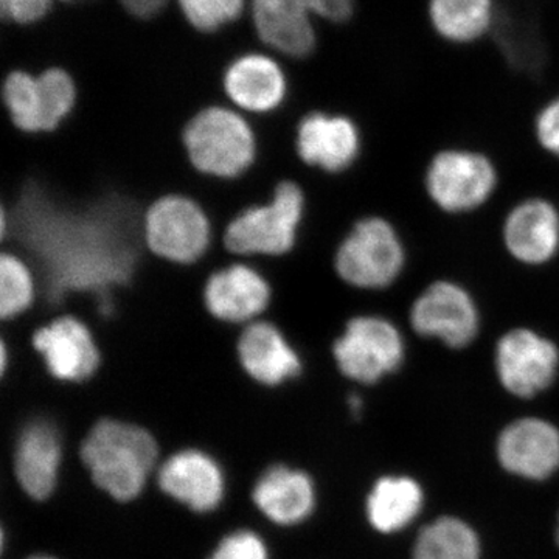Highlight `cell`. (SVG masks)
Masks as SVG:
<instances>
[{
	"instance_id": "1",
	"label": "cell",
	"mask_w": 559,
	"mask_h": 559,
	"mask_svg": "<svg viewBox=\"0 0 559 559\" xmlns=\"http://www.w3.org/2000/svg\"><path fill=\"white\" fill-rule=\"evenodd\" d=\"M81 459L98 488L128 502L145 488L156 465L157 444L139 426L102 419L81 444Z\"/></svg>"
},
{
	"instance_id": "2",
	"label": "cell",
	"mask_w": 559,
	"mask_h": 559,
	"mask_svg": "<svg viewBox=\"0 0 559 559\" xmlns=\"http://www.w3.org/2000/svg\"><path fill=\"white\" fill-rule=\"evenodd\" d=\"M406 263L399 231L380 216L360 219L336 253V271L348 285L384 289L396 282Z\"/></svg>"
},
{
	"instance_id": "3",
	"label": "cell",
	"mask_w": 559,
	"mask_h": 559,
	"mask_svg": "<svg viewBox=\"0 0 559 559\" xmlns=\"http://www.w3.org/2000/svg\"><path fill=\"white\" fill-rule=\"evenodd\" d=\"M183 143L191 164L218 178H235L248 170L255 157V140L238 114L209 108L187 124Z\"/></svg>"
},
{
	"instance_id": "4",
	"label": "cell",
	"mask_w": 559,
	"mask_h": 559,
	"mask_svg": "<svg viewBox=\"0 0 559 559\" xmlns=\"http://www.w3.org/2000/svg\"><path fill=\"white\" fill-rule=\"evenodd\" d=\"M333 355L344 377L371 385L400 369L406 358V344L390 320L358 316L334 342Z\"/></svg>"
},
{
	"instance_id": "5",
	"label": "cell",
	"mask_w": 559,
	"mask_h": 559,
	"mask_svg": "<svg viewBox=\"0 0 559 559\" xmlns=\"http://www.w3.org/2000/svg\"><path fill=\"white\" fill-rule=\"evenodd\" d=\"M304 215V194L294 182H282L270 204L246 210L226 230V246L241 255H280L296 242Z\"/></svg>"
},
{
	"instance_id": "6",
	"label": "cell",
	"mask_w": 559,
	"mask_h": 559,
	"mask_svg": "<svg viewBox=\"0 0 559 559\" xmlns=\"http://www.w3.org/2000/svg\"><path fill=\"white\" fill-rule=\"evenodd\" d=\"M498 171L479 151L448 148L430 160L426 191L437 207L448 213L479 209L495 193Z\"/></svg>"
},
{
	"instance_id": "7",
	"label": "cell",
	"mask_w": 559,
	"mask_h": 559,
	"mask_svg": "<svg viewBox=\"0 0 559 559\" xmlns=\"http://www.w3.org/2000/svg\"><path fill=\"white\" fill-rule=\"evenodd\" d=\"M75 84L61 69H50L39 79L13 72L3 84V102L13 123L22 131H51L75 105Z\"/></svg>"
},
{
	"instance_id": "8",
	"label": "cell",
	"mask_w": 559,
	"mask_h": 559,
	"mask_svg": "<svg viewBox=\"0 0 559 559\" xmlns=\"http://www.w3.org/2000/svg\"><path fill=\"white\" fill-rule=\"evenodd\" d=\"M495 360L500 385L518 399H533L557 380L559 348L535 330L514 329L500 337Z\"/></svg>"
},
{
	"instance_id": "9",
	"label": "cell",
	"mask_w": 559,
	"mask_h": 559,
	"mask_svg": "<svg viewBox=\"0 0 559 559\" xmlns=\"http://www.w3.org/2000/svg\"><path fill=\"white\" fill-rule=\"evenodd\" d=\"M415 333L451 348L468 347L479 333V308L459 283L440 280L423 290L411 308Z\"/></svg>"
},
{
	"instance_id": "10",
	"label": "cell",
	"mask_w": 559,
	"mask_h": 559,
	"mask_svg": "<svg viewBox=\"0 0 559 559\" xmlns=\"http://www.w3.org/2000/svg\"><path fill=\"white\" fill-rule=\"evenodd\" d=\"M145 240L160 259L193 263L209 248L207 216L189 198H162L146 213Z\"/></svg>"
},
{
	"instance_id": "11",
	"label": "cell",
	"mask_w": 559,
	"mask_h": 559,
	"mask_svg": "<svg viewBox=\"0 0 559 559\" xmlns=\"http://www.w3.org/2000/svg\"><path fill=\"white\" fill-rule=\"evenodd\" d=\"M503 469L527 480H546L559 469V429L543 418H521L500 432Z\"/></svg>"
},
{
	"instance_id": "12",
	"label": "cell",
	"mask_w": 559,
	"mask_h": 559,
	"mask_svg": "<svg viewBox=\"0 0 559 559\" xmlns=\"http://www.w3.org/2000/svg\"><path fill=\"white\" fill-rule=\"evenodd\" d=\"M362 135L348 116L312 112L301 120L297 151L301 160L330 173L347 170L358 159Z\"/></svg>"
},
{
	"instance_id": "13",
	"label": "cell",
	"mask_w": 559,
	"mask_h": 559,
	"mask_svg": "<svg viewBox=\"0 0 559 559\" xmlns=\"http://www.w3.org/2000/svg\"><path fill=\"white\" fill-rule=\"evenodd\" d=\"M33 345L47 369L61 381L87 380L98 369L100 353L91 331L75 318H61L36 331Z\"/></svg>"
},
{
	"instance_id": "14",
	"label": "cell",
	"mask_w": 559,
	"mask_h": 559,
	"mask_svg": "<svg viewBox=\"0 0 559 559\" xmlns=\"http://www.w3.org/2000/svg\"><path fill=\"white\" fill-rule=\"evenodd\" d=\"M159 485L173 499L198 513L218 509L226 491L223 469L216 460L197 450L171 455L162 465Z\"/></svg>"
},
{
	"instance_id": "15",
	"label": "cell",
	"mask_w": 559,
	"mask_h": 559,
	"mask_svg": "<svg viewBox=\"0 0 559 559\" xmlns=\"http://www.w3.org/2000/svg\"><path fill=\"white\" fill-rule=\"evenodd\" d=\"M503 242L511 257L521 263H549L559 250L558 209L538 198L521 202L503 223Z\"/></svg>"
},
{
	"instance_id": "16",
	"label": "cell",
	"mask_w": 559,
	"mask_h": 559,
	"mask_svg": "<svg viewBox=\"0 0 559 559\" xmlns=\"http://www.w3.org/2000/svg\"><path fill=\"white\" fill-rule=\"evenodd\" d=\"M62 459L60 436L47 421L25 426L17 440L14 469L22 489L32 499L50 498L58 484Z\"/></svg>"
},
{
	"instance_id": "17",
	"label": "cell",
	"mask_w": 559,
	"mask_h": 559,
	"mask_svg": "<svg viewBox=\"0 0 559 559\" xmlns=\"http://www.w3.org/2000/svg\"><path fill=\"white\" fill-rule=\"evenodd\" d=\"M260 38L293 58H307L318 47L312 14L301 0H252Z\"/></svg>"
},
{
	"instance_id": "18",
	"label": "cell",
	"mask_w": 559,
	"mask_h": 559,
	"mask_svg": "<svg viewBox=\"0 0 559 559\" xmlns=\"http://www.w3.org/2000/svg\"><path fill=\"white\" fill-rule=\"evenodd\" d=\"M271 299L270 285L242 264L213 274L205 285L207 310L224 322H246L261 314Z\"/></svg>"
},
{
	"instance_id": "19",
	"label": "cell",
	"mask_w": 559,
	"mask_h": 559,
	"mask_svg": "<svg viewBox=\"0 0 559 559\" xmlns=\"http://www.w3.org/2000/svg\"><path fill=\"white\" fill-rule=\"evenodd\" d=\"M253 502L275 524L297 525L314 510V484L304 471L272 466L257 481Z\"/></svg>"
},
{
	"instance_id": "20",
	"label": "cell",
	"mask_w": 559,
	"mask_h": 559,
	"mask_svg": "<svg viewBox=\"0 0 559 559\" xmlns=\"http://www.w3.org/2000/svg\"><path fill=\"white\" fill-rule=\"evenodd\" d=\"M238 358L253 380L278 385L300 373L299 355L283 334L267 322H257L242 331L238 341Z\"/></svg>"
},
{
	"instance_id": "21",
	"label": "cell",
	"mask_w": 559,
	"mask_h": 559,
	"mask_svg": "<svg viewBox=\"0 0 559 559\" xmlns=\"http://www.w3.org/2000/svg\"><path fill=\"white\" fill-rule=\"evenodd\" d=\"M496 13V0H428L426 3L430 31L452 47H473L488 39Z\"/></svg>"
},
{
	"instance_id": "22",
	"label": "cell",
	"mask_w": 559,
	"mask_h": 559,
	"mask_svg": "<svg viewBox=\"0 0 559 559\" xmlns=\"http://www.w3.org/2000/svg\"><path fill=\"white\" fill-rule=\"evenodd\" d=\"M224 84L231 100L252 112L277 108L286 94L282 70L263 55H248L235 61L227 70Z\"/></svg>"
},
{
	"instance_id": "23",
	"label": "cell",
	"mask_w": 559,
	"mask_h": 559,
	"mask_svg": "<svg viewBox=\"0 0 559 559\" xmlns=\"http://www.w3.org/2000/svg\"><path fill=\"white\" fill-rule=\"evenodd\" d=\"M425 503L421 485L409 476H384L367 496L366 513L371 527L392 535L409 527Z\"/></svg>"
},
{
	"instance_id": "24",
	"label": "cell",
	"mask_w": 559,
	"mask_h": 559,
	"mask_svg": "<svg viewBox=\"0 0 559 559\" xmlns=\"http://www.w3.org/2000/svg\"><path fill=\"white\" fill-rule=\"evenodd\" d=\"M480 540L471 525L459 518L430 522L415 539L414 559H480Z\"/></svg>"
},
{
	"instance_id": "25",
	"label": "cell",
	"mask_w": 559,
	"mask_h": 559,
	"mask_svg": "<svg viewBox=\"0 0 559 559\" xmlns=\"http://www.w3.org/2000/svg\"><path fill=\"white\" fill-rule=\"evenodd\" d=\"M35 285L31 271L17 257L3 253L0 259V316L13 319L31 307Z\"/></svg>"
},
{
	"instance_id": "26",
	"label": "cell",
	"mask_w": 559,
	"mask_h": 559,
	"mask_svg": "<svg viewBox=\"0 0 559 559\" xmlns=\"http://www.w3.org/2000/svg\"><path fill=\"white\" fill-rule=\"evenodd\" d=\"M179 5L198 31L215 32L240 16L245 0H179Z\"/></svg>"
},
{
	"instance_id": "27",
	"label": "cell",
	"mask_w": 559,
	"mask_h": 559,
	"mask_svg": "<svg viewBox=\"0 0 559 559\" xmlns=\"http://www.w3.org/2000/svg\"><path fill=\"white\" fill-rule=\"evenodd\" d=\"M210 559H270L266 544L249 530L230 533L221 540Z\"/></svg>"
},
{
	"instance_id": "28",
	"label": "cell",
	"mask_w": 559,
	"mask_h": 559,
	"mask_svg": "<svg viewBox=\"0 0 559 559\" xmlns=\"http://www.w3.org/2000/svg\"><path fill=\"white\" fill-rule=\"evenodd\" d=\"M533 135L540 148L559 157V94L551 95L536 110Z\"/></svg>"
},
{
	"instance_id": "29",
	"label": "cell",
	"mask_w": 559,
	"mask_h": 559,
	"mask_svg": "<svg viewBox=\"0 0 559 559\" xmlns=\"http://www.w3.org/2000/svg\"><path fill=\"white\" fill-rule=\"evenodd\" d=\"M310 13L331 25H345L356 14V0H301Z\"/></svg>"
},
{
	"instance_id": "30",
	"label": "cell",
	"mask_w": 559,
	"mask_h": 559,
	"mask_svg": "<svg viewBox=\"0 0 559 559\" xmlns=\"http://www.w3.org/2000/svg\"><path fill=\"white\" fill-rule=\"evenodd\" d=\"M3 17L17 24H32L46 16L50 0H0Z\"/></svg>"
},
{
	"instance_id": "31",
	"label": "cell",
	"mask_w": 559,
	"mask_h": 559,
	"mask_svg": "<svg viewBox=\"0 0 559 559\" xmlns=\"http://www.w3.org/2000/svg\"><path fill=\"white\" fill-rule=\"evenodd\" d=\"M124 9L139 17H151L164 9L167 0H121Z\"/></svg>"
},
{
	"instance_id": "32",
	"label": "cell",
	"mask_w": 559,
	"mask_h": 559,
	"mask_svg": "<svg viewBox=\"0 0 559 559\" xmlns=\"http://www.w3.org/2000/svg\"><path fill=\"white\" fill-rule=\"evenodd\" d=\"M0 352H2V373L7 369V364H9V352H7V345L2 344L0 347Z\"/></svg>"
},
{
	"instance_id": "33",
	"label": "cell",
	"mask_w": 559,
	"mask_h": 559,
	"mask_svg": "<svg viewBox=\"0 0 559 559\" xmlns=\"http://www.w3.org/2000/svg\"><path fill=\"white\" fill-rule=\"evenodd\" d=\"M31 559H55V558H50V557H40V555H39V557H33V558H31Z\"/></svg>"
},
{
	"instance_id": "34",
	"label": "cell",
	"mask_w": 559,
	"mask_h": 559,
	"mask_svg": "<svg viewBox=\"0 0 559 559\" xmlns=\"http://www.w3.org/2000/svg\"><path fill=\"white\" fill-rule=\"evenodd\" d=\"M557 540H558V544H559V520H558V528H557Z\"/></svg>"
}]
</instances>
